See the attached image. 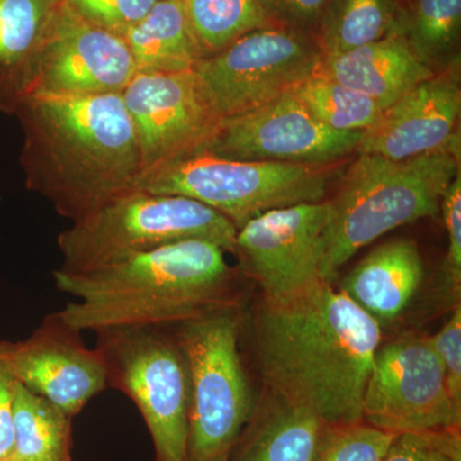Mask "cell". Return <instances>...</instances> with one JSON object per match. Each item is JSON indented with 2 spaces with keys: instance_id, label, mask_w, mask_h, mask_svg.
Listing matches in <instances>:
<instances>
[{
  "instance_id": "cell-32",
  "label": "cell",
  "mask_w": 461,
  "mask_h": 461,
  "mask_svg": "<svg viewBox=\"0 0 461 461\" xmlns=\"http://www.w3.org/2000/svg\"><path fill=\"white\" fill-rule=\"evenodd\" d=\"M442 368H444L448 393L461 411V309L456 306L450 320L436 335L429 338Z\"/></svg>"
},
{
  "instance_id": "cell-23",
  "label": "cell",
  "mask_w": 461,
  "mask_h": 461,
  "mask_svg": "<svg viewBox=\"0 0 461 461\" xmlns=\"http://www.w3.org/2000/svg\"><path fill=\"white\" fill-rule=\"evenodd\" d=\"M71 417L16 384L14 403V461H72Z\"/></svg>"
},
{
  "instance_id": "cell-7",
  "label": "cell",
  "mask_w": 461,
  "mask_h": 461,
  "mask_svg": "<svg viewBox=\"0 0 461 461\" xmlns=\"http://www.w3.org/2000/svg\"><path fill=\"white\" fill-rule=\"evenodd\" d=\"M190 375L187 461H229L256 412L233 306L176 326Z\"/></svg>"
},
{
  "instance_id": "cell-17",
  "label": "cell",
  "mask_w": 461,
  "mask_h": 461,
  "mask_svg": "<svg viewBox=\"0 0 461 461\" xmlns=\"http://www.w3.org/2000/svg\"><path fill=\"white\" fill-rule=\"evenodd\" d=\"M317 74L375 100L386 111L412 87L436 74L412 53L402 36L321 57Z\"/></svg>"
},
{
  "instance_id": "cell-29",
  "label": "cell",
  "mask_w": 461,
  "mask_h": 461,
  "mask_svg": "<svg viewBox=\"0 0 461 461\" xmlns=\"http://www.w3.org/2000/svg\"><path fill=\"white\" fill-rule=\"evenodd\" d=\"M382 461H461L460 432L397 435Z\"/></svg>"
},
{
  "instance_id": "cell-2",
  "label": "cell",
  "mask_w": 461,
  "mask_h": 461,
  "mask_svg": "<svg viewBox=\"0 0 461 461\" xmlns=\"http://www.w3.org/2000/svg\"><path fill=\"white\" fill-rule=\"evenodd\" d=\"M27 189L71 223L138 190V135L121 94L30 95L16 113Z\"/></svg>"
},
{
  "instance_id": "cell-3",
  "label": "cell",
  "mask_w": 461,
  "mask_h": 461,
  "mask_svg": "<svg viewBox=\"0 0 461 461\" xmlns=\"http://www.w3.org/2000/svg\"><path fill=\"white\" fill-rule=\"evenodd\" d=\"M226 251L186 240L84 273L56 269L54 284L74 297L57 317L77 332L176 327L233 306Z\"/></svg>"
},
{
  "instance_id": "cell-15",
  "label": "cell",
  "mask_w": 461,
  "mask_h": 461,
  "mask_svg": "<svg viewBox=\"0 0 461 461\" xmlns=\"http://www.w3.org/2000/svg\"><path fill=\"white\" fill-rule=\"evenodd\" d=\"M5 354L18 384L71 418L108 386L98 348H86L80 332L67 327L57 314L45 318L30 338L5 341Z\"/></svg>"
},
{
  "instance_id": "cell-19",
  "label": "cell",
  "mask_w": 461,
  "mask_h": 461,
  "mask_svg": "<svg viewBox=\"0 0 461 461\" xmlns=\"http://www.w3.org/2000/svg\"><path fill=\"white\" fill-rule=\"evenodd\" d=\"M63 0H0V113L29 95L42 41Z\"/></svg>"
},
{
  "instance_id": "cell-21",
  "label": "cell",
  "mask_w": 461,
  "mask_h": 461,
  "mask_svg": "<svg viewBox=\"0 0 461 461\" xmlns=\"http://www.w3.org/2000/svg\"><path fill=\"white\" fill-rule=\"evenodd\" d=\"M327 427L312 412L276 400L254 412L229 461H314Z\"/></svg>"
},
{
  "instance_id": "cell-6",
  "label": "cell",
  "mask_w": 461,
  "mask_h": 461,
  "mask_svg": "<svg viewBox=\"0 0 461 461\" xmlns=\"http://www.w3.org/2000/svg\"><path fill=\"white\" fill-rule=\"evenodd\" d=\"M339 176L338 163L227 159L203 150L147 173L138 189L196 200L239 230L272 209L323 202Z\"/></svg>"
},
{
  "instance_id": "cell-24",
  "label": "cell",
  "mask_w": 461,
  "mask_h": 461,
  "mask_svg": "<svg viewBox=\"0 0 461 461\" xmlns=\"http://www.w3.org/2000/svg\"><path fill=\"white\" fill-rule=\"evenodd\" d=\"M460 32L461 0H412L406 8L402 38L433 71L456 57Z\"/></svg>"
},
{
  "instance_id": "cell-16",
  "label": "cell",
  "mask_w": 461,
  "mask_h": 461,
  "mask_svg": "<svg viewBox=\"0 0 461 461\" xmlns=\"http://www.w3.org/2000/svg\"><path fill=\"white\" fill-rule=\"evenodd\" d=\"M461 91L456 71L433 75L384 111L362 133L357 153L406 160L460 151Z\"/></svg>"
},
{
  "instance_id": "cell-26",
  "label": "cell",
  "mask_w": 461,
  "mask_h": 461,
  "mask_svg": "<svg viewBox=\"0 0 461 461\" xmlns=\"http://www.w3.org/2000/svg\"><path fill=\"white\" fill-rule=\"evenodd\" d=\"M191 29L204 58L245 33L271 26L260 0H184Z\"/></svg>"
},
{
  "instance_id": "cell-5",
  "label": "cell",
  "mask_w": 461,
  "mask_h": 461,
  "mask_svg": "<svg viewBox=\"0 0 461 461\" xmlns=\"http://www.w3.org/2000/svg\"><path fill=\"white\" fill-rule=\"evenodd\" d=\"M236 233L226 217L196 200L133 190L58 235L57 269L94 271L186 240H206L233 253Z\"/></svg>"
},
{
  "instance_id": "cell-8",
  "label": "cell",
  "mask_w": 461,
  "mask_h": 461,
  "mask_svg": "<svg viewBox=\"0 0 461 461\" xmlns=\"http://www.w3.org/2000/svg\"><path fill=\"white\" fill-rule=\"evenodd\" d=\"M171 327L98 333L108 386L138 406L147 423L157 461H186L190 375Z\"/></svg>"
},
{
  "instance_id": "cell-35",
  "label": "cell",
  "mask_w": 461,
  "mask_h": 461,
  "mask_svg": "<svg viewBox=\"0 0 461 461\" xmlns=\"http://www.w3.org/2000/svg\"><path fill=\"white\" fill-rule=\"evenodd\" d=\"M187 461V460H186Z\"/></svg>"
},
{
  "instance_id": "cell-13",
  "label": "cell",
  "mask_w": 461,
  "mask_h": 461,
  "mask_svg": "<svg viewBox=\"0 0 461 461\" xmlns=\"http://www.w3.org/2000/svg\"><path fill=\"white\" fill-rule=\"evenodd\" d=\"M362 133L324 126L287 93L248 113L223 117L204 151L227 159L330 165L357 153Z\"/></svg>"
},
{
  "instance_id": "cell-22",
  "label": "cell",
  "mask_w": 461,
  "mask_h": 461,
  "mask_svg": "<svg viewBox=\"0 0 461 461\" xmlns=\"http://www.w3.org/2000/svg\"><path fill=\"white\" fill-rule=\"evenodd\" d=\"M405 14L402 0H333L315 41L327 57L402 36Z\"/></svg>"
},
{
  "instance_id": "cell-25",
  "label": "cell",
  "mask_w": 461,
  "mask_h": 461,
  "mask_svg": "<svg viewBox=\"0 0 461 461\" xmlns=\"http://www.w3.org/2000/svg\"><path fill=\"white\" fill-rule=\"evenodd\" d=\"M291 93L315 120L336 131H366L384 113L369 96L317 72Z\"/></svg>"
},
{
  "instance_id": "cell-11",
  "label": "cell",
  "mask_w": 461,
  "mask_h": 461,
  "mask_svg": "<svg viewBox=\"0 0 461 461\" xmlns=\"http://www.w3.org/2000/svg\"><path fill=\"white\" fill-rule=\"evenodd\" d=\"M121 95L138 135L141 177L204 150L223 118L196 71L136 74Z\"/></svg>"
},
{
  "instance_id": "cell-10",
  "label": "cell",
  "mask_w": 461,
  "mask_h": 461,
  "mask_svg": "<svg viewBox=\"0 0 461 461\" xmlns=\"http://www.w3.org/2000/svg\"><path fill=\"white\" fill-rule=\"evenodd\" d=\"M321 51L313 36L271 25L245 33L196 66L222 117L263 107L317 72Z\"/></svg>"
},
{
  "instance_id": "cell-34",
  "label": "cell",
  "mask_w": 461,
  "mask_h": 461,
  "mask_svg": "<svg viewBox=\"0 0 461 461\" xmlns=\"http://www.w3.org/2000/svg\"><path fill=\"white\" fill-rule=\"evenodd\" d=\"M8 461H14V459H9Z\"/></svg>"
},
{
  "instance_id": "cell-4",
  "label": "cell",
  "mask_w": 461,
  "mask_h": 461,
  "mask_svg": "<svg viewBox=\"0 0 461 461\" xmlns=\"http://www.w3.org/2000/svg\"><path fill=\"white\" fill-rule=\"evenodd\" d=\"M459 172L456 150L406 160L359 154L329 202L321 280L333 284L344 264L384 233L438 214L442 196Z\"/></svg>"
},
{
  "instance_id": "cell-30",
  "label": "cell",
  "mask_w": 461,
  "mask_h": 461,
  "mask_svg": "<svg viewBox=\"0 0 461 461\" xmlns=\"http://www.w3.org/2000/svg\"><path fill=\"white\" fill-rule=\"evenodd\" d=\"M272 25L317 36L333 0H260Z\"/></svg>"
},
{
  "instance_id": "cell-12",
  "label": "cell",
  "mask_w": 461,
  "mask_h": 461,
  "mask_svg": "<svg viewBox=\"0 0 461 461\" xmlns=\"http://www.w3.org/2000/svg\"><path fill=\"white\" fill-rule=\"evenodd\" d=\"M329 220V202L303 203L257 215L238 230L233 254L262 287L264 302L281 304L321 281Z\"/></svg>"
},
{
  "instance_id": "cell-14",
  "label": "cell",
  "mask_w": 461,
  "mask_h": 461,
  "mask_svg": "<svg viewBox=\"0 0 461 461\" xmlns=\"http://www.w3.org/2000/svg\"><path fill=\"white\" fill-rule=\"evenodd\" d=\"M135 75L122 36L85 20L63 0L42 41L27 96L121 94Z\"/></svg>"
},
{
  "instance_id": "cell-20",
  "label": "cell",
  "mask_w": 461,
  "mask_h": 461,
  "mask_svg": "<svg viewBox=\"0 0 461 461\" xmlns=\"http://www.w3.org/2000/svg\"><path fill=\"white\" fill-rule=\"evenodd\" d=\"M122 38L131 51L136 74L195 71L204 58L184 0H160Z\"/></svg>"
},
{
  "instance_id": "cell-1",
  "label": "cell",
  "mask_w": 461,
  "mask_h": 461,
  "mask_svg": "<svg viewBox=\"0 0 461 461\" xmlns=\"http://www.w3.org/2000/svg\"><path fill=\"white\" fill-rule=\"evenodd\" d=\"M260 372L276 400L327 426L363 421L362 405L381 324L341 288L320 281L256 318Z\"/></svg>"
},
{
  "instance_id": "cell-31",
  "label": "cell",
  "mask_w": 461,
  "mask_h": 461,
  "mask_svg": "<svg viewBox=\"0 0 461 461\" xmlns=\"http://www.w3.org/2000/svg\"><path fill=\"white\" fill-rule=\"evenodd\" d=\"M439 213H442L448 248L445 259L446 281L454 294L460 293L461 282V173L451 181L442 196Z\"/></svg>"
},
{
  "instance_id": "cell-9",
  "label": "cell",
  "mask_w": 461,
  "mask_h": 461,
  "mask_svg": "<svg viewBox=\"0 0 461 461\" xmlns=\"http://www.w3.org/2000/svg\"><path fill=\"white\" fill-rule=\"evenodd\" d=\"M362 420L395 435L460 432L461 411L429 338L403 336L378 346L364 391Z\"/></svg>"
},
{
  "instance_id": "cell-28",
  "label": "cell",
  "mask_w": 461,
  "mask_h": 461,
  "mask_svg": "<svg viewBox=\"0 0 461 461\" xmlns=\"http://www.w3.org/2000/svg\"><path fill=\"white\" fill-rule=\"evenodd\" d=\"M94 25L122 36L147 16L160 0H65Z\"/></svg>"
},
{
  "instance_id": "cell-27",
  "label": "cell",
  "mask_w": 461,
  "mask_h": 461,
  "mask_svg": "<svg viewBox=\"0 0 461 461\" xmlns=\"http://www.w3.org/2000/svg\"><path fill=\"white\" fill-rule=\"evenodd\" d=\"M396 436L364 421L329 426L314 461H382Z\"/></svg>"
},
{
  "instance_id": "cell-18",
  "label": "cell",
  "mask_w": 461,
  "mask_h": 461,
  "mask_svg": "<svg viewBox=\"0 0 461 461\" xmlns=\"http://www.w3.org/2000/svg\"><path fill=\"white\" fill-rule=\"evenodd\" d=\"M424 278V264L411 240L379 245L346 276L341 290L379 324L408 308Z\"/></svg>"
},
{
  "instance_id": "cell-33",
  "label": "cell",
  "mask_w": 461,
  "mask_h": 461,
  "mask_svg": "<svg viewBox=\"0 0 461 461\" xmlns=\"http://www.w3.org/2000/svg\"><path fill=\"white\" fill-rule=\"evenodd\" d=\"M17 381L9 369L5 341H0V461H8L14 454V403Z\"/></svg>"
}]
</instances>
